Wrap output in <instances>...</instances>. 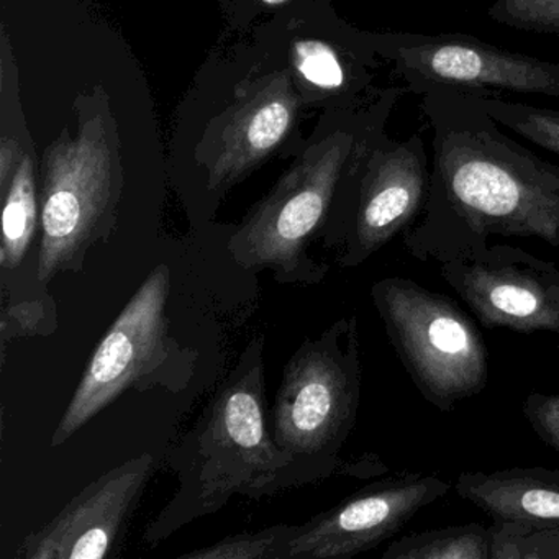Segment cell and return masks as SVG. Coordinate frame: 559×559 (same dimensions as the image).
<instances>
[{
    "mask_svg": "<svg viewBox=\"0 0 559 559\" xmlns=\"http://www.w3.org/2000/svg\"><path fill=\"white\" fill-rule=\"evenodd\" d=\"M427 202L402 243L421 263L471 257L490 237L538 238L559 253V166L500 130L469 94L430 91Z\"/></svg>",
    "mask_w": 559,
    "mask_h": 559,
    "instance_id": "1",
    "label": "cell"
},
{
    "mask_svg": "<svg viewBox=\"0 0 559 559\" xmlns=\"http://www.w3.org/2000/svg\"><path fill=\"white\" fill-rule=\"evenodd\" d=\"M264 343V335L248 343L198 424L169 453L178 490L146 526L148 545L214 515L234 497L260 500L316 483L271 433Z\"/></svg>",
    "mask_w": 559,
    "mask_h": 559,
    "instance_id": "2",
    "label": "cell"
},
{
    "mask_svg": "<svg viewBox=\"0 0 559 559\" xmlns=\"http://www.w3.org/2000/svg\"><path fill=\"white\" fill-rule=\"evenodd\" d=\"M405 93L407 87L385 91L361 136L336 130L319 152L284 176L228 238L234 263L250 273L270 271L284 286L322 283L330 267L309 253L310 243L325 228L336 191L362 143Z\"/></svg>",
    "mask_w": 559,
    "mask_h": 559,
    "instance_id": "3",
    "label": "cell"
},
{
    "mask_svg": "<svg viewBox=\"0 0 559 559\" xmlns=\"http://www.w3.org/2000/svg\"><path fill=\"white\" fill-rule=\"evenodd\" d=\"M361 379L356 313L307 338L284 366L271 433L316 483L342 466L340 453L358 420Z\"/></svg>",
    "mask_w": 559,
    "mask_h": 559,
    "instance_id": "4",
    "label": "cell"
},
{
    "mask_svg": "<svg viewBox=\"0 0 559 559\" xmlns=\"http://www.w3.org/2000/svg\"><path fill=\"white\" fill-rule=\"evenodd\" d=\"M171 270L159 264L148 274L104 335L51 437L67 443L87 421L129 391H185L198 369L199 353L182 346L166 316Z\"/></svg>",
    "mask_w": 559,
    "mask_h": 559,
    "instance_id": "5",
    "label": "cell"
},
{
    "mask_svg": "<svg viewBox=\"0 0 559 559\" xmlns=\"http://www.w3.org/2000/svg\"><path fill=\"white\" fill-rule=\"evenodd\" d=\"M385 120L376 123L346 171L323 228V243L343 270L361 266L405 234L427 202L431 156L424 139L420 133L404 142L389 139Z\"/></svg>",
    "mask_w": 559,
    "mask_h": 559,
    "instance_id": "6",
    "label": "cell"
},
{
    "mask_svg": "<svg viewBox=\"0 0 559 559\" xmlns=\"http://www.w3.org/2000/svg\"><path fill=\"white\" fill-rule=\"evenodd\" d=\"M371 300L425 401L451 412L486 388L489 368L483 335L453 300L397 276L376 281Z\"/></svg>",
    "mask_w": 559,
    "mask_h": 559,
    "instance_id": "7",
    "label": "cell"
},
{
    "mask_svg": "<svg viewBox=\"0 0 559 559\" xmlns=\"http://www.w3.org/2000/svg\"><path fill=\"white\" fill-rule=\"evenodd\" d=\"M119 195L100 120L50 150L37 245L44 283L60 273H83L87 253L116 231Z\"/></svg>",
    "mask_w": 559,
    "mask_h": 559,
    "instance_id": "8",
    "label": "cell"
},
{
    "mask_svg": "<svg viewBox=\"0 0 559 559\" xmlns=\"http://www.w3.org/2000/svg\"><path fill=\"white\" fill-rule=\"evenodd\" d=\"M372 45L415 96L448 91L480 97H559V63L503 50L471 35L399 32L378 35Z\"/></svg>",
    "mask_w": 559,
    "mask_h": 559,
    "instance_id": "9",
    "label": "cell"
},
{
    "mask_svg": "<svg viewBox=\"0 0 559 559\" xmlns=\"http://www.w3.org/2000/svg\"><path fill=\"white\" fill-rule=\"evenodd\" d=\"M438 270L486 329L559 335V263L497 243Z\"/></svg>",
    "mask_w": 559,
    "mask_h": 559,
    "instance_id": "10",
    "label": "cell"
},
{
    "mask_svg": "<svg viewBox=\"0 0 559 559\" xmlns=\"http://www.w3.org/2000/svg\"><path fill=\"white\" fill-rule=\"evenodd\" d=\"M152 454L126 463L87 484L53 519L28 533L19 559H104L116 556L155 469Z\"/></svg>",
    "mask_w": 559,
    "mask_h": 559,
    "instance_id": "11",
    "label": "cell"
},
{
    "mask_svg": "<svg viewBox=\"0 0 559 559\" xmlns=\"http://www.w3.org/2000/svg\"><path fill=\"white\" fill-rule=\"evenodd\" d=\"M450 487L440 477L418 474L371 484L299 525L289 559H348L369 551Z\"/></svg>",
    "mask_w": 559,
    "mask_h": 559,
    "instance_id": "12",
    "label": "cell"
},
{
    "mask_svg": "<svg viewBox=\"0 0 559 559\" xmlns=\"http://www.w3.org/2000/svg\"><path fill=\"white\" fill-rule=\"evenodd\" d=\"M454 490L493 522L559 526V469L510 467L493 473H463Z\"/></svg>",
    "mask_w": 559,
    "mask_h": 559,
    "instance_id": "13",
    "label": "cell"
},
{
    "mask_svg": "<svg viewBox=\"0 0 559 559\" xmlns=\"http://www.w3.org/2000/svg\"><path fill=\"white\" fill-rule=\"evenodd\" d=\"M293 112L289 87L284 81L274 83L228 129L224 153L212 169V188L230 185L273 150L286 135Z\"/></svg>",
    "mask_w": 559,
    "mask_h": 559,
    "instance_id": "14",
    "label": "cell"
},
{
    "mask_svg": "<svg viewBox=\"0 0 559 559\" xmlns=\"http://www.w3.org/2000/svg\"><path fill=\"white\" fill-rule=\"evenodd\" d=\"M38 227V199L35 189L34 166L31 158H22L4 191L2 212V241H0V271L22 266L34 251Z\"/></svg>",
    "mask_w": 559,
    "mask_h": 559,
    "instance_id": "15",
    "label": "cell"
},
{
    "mask_svg": "<svg viewBox=\"0 0 559 559\" xmlns=\"http://www.w3.org/2000/svg\"><path fill=\"white\" fill-rule=\"evenodd\" d=\"M24 276L19 277L17 271H2V342L17 336L51 335L57 330V306L47 293V283L38 281L35 286L27 287V261L19 266Z\"/></svg>",
    "mask_w": 559,
    "mask_h": 559,
    "instance_id": "16",
    "label": "cell"
},
{
    "mask_svg": "<svg viewBox=\"0 0 559 559\" xmlns=\"http://www.w3.org/2000/svg\"><path fill=\"white\" fill-rule=\"evenodd\" d=\"M382 559H490V530L471 523L412 533L392 542Z\"/></svg>",
    "mask_w": 559,
    "mask_h": 559,
    "instance_id": "17",
    "label": "cell"
},
{
    "mask_svg": "<svg viewBox=\"0 0 559 559\" xmlns=\"http://www.w3.org/2000/svg\"><path fill=\"white\" fill-rule=\"evenodd\" d=\"M479 106L500 126L526 142L559 156V110L476 96Z\"/></svg>",
    "mask_w": 559,
    "mask_h": 559,
    "instance_id": "18",
    "label": "cell"
},
{
    "mask_svg": "<svg viewBox=\"0 0 559 559\" xmlns=\"http://www.w3.org/2000/svg\"><path fill=\"white\" fill-rule=\"evenodd\" d=\"M299 525L280 523L260 532L237 533L214 545L192 549L181 559H289L290 542Z\"/></svg>",
    "mask_w": 559,
    "mask_h": 559,
    "instance_id": "19",
    "label": "cell"
},
{
    "mask_svg": "<svg viewBox=\"0 0 559 559\" xmlns=\"http://www.w3.org/2000/svg\"><path fill=\"white\" fill-rule=\"evenodd\" d=\"M490 559H559V526L493 522Z\"/></svg>",
    "mask_w": 559,
    "mask_h": 559,
    "instance_id": "20",
    "label": "cell"
},
{
    "mask_svg": "<svg viewBox=\"0 0 559 559\" xmlns=\"http://www.w3.org/2000/svg\"><path fill=\"white\" fill-rule=\"evenodd\" d=\"M294 60L304 80L325 93H342L356 83L352 68L325 41H299L294 48Z\"/></svg>",
    "mask_w": 559,
    "mask_h": 559,
    "instance_id": "21",
    "label": "cell"
},
{
    "mask_svg": "<svg viewBox=\"0 0 559 559\" xmlns=\"http://www.w3.org/2000/svg\"><path fill=\"white\" fill-rule=\"evenodd\" d=\"M487 15L513 31L559 37V0H493Z\"/></svg>",
    "mask_w": 559,
    "mask_h": 559,
    "instance_id": "22",
    "label": "cell"
},
{
    "mask_svg": "<svg viewBox=\"0 0 559 559\" xmlns=\"http://www.w3.org/2000/svg\"><path fill=\"white\" fill-rule=\"evenodd\" d=\"M523 414L542 441L559 454V394L533 392L523 402Z\"/></svg>",
    "mask_w": 559,
    "mask_h": 559,
    "instance_id": "23",
    "label": "cell"
},
{
    "mask_svg": "<svg viewBox=\"0 0 559 559\" xmlns=\"http://www.w3.org/2000/svg\"><path fill=\"white\" fill-rule=\"evenodd\" d=\"M261 2L266 5H280L283 4V2H286V0H261Z\"/></svg>",
    "mask_w": 559,
    "mask_h": 559,
    "instance_id": "24",
    "label": "cell"
}]
</instances>
